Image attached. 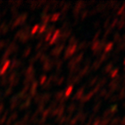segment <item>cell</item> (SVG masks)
<instances>
[{"instance_id": "cell-1", "label": "cell", "mask_w": 125, "mask_h": 125, "mask_svg": "<svg viewBox=\"0 0 125 125\" xmlns=\"http://www.w3.org/2000/svg\"><path fill=\"white\" fill-rule=\"evenodd\" d=\"M120 81H121V77L117 76V78L114 79L110 83H109V88H110V90L115 91V90H117L118 89V85L119 83H120Z\"/></svg>"}, {"instance_id": "cell-2", "label": "cell", "mask_w": 125, "mask_h": 125, "mask_svg": "<svg viewBox=\"0 0 125 125\" xmlns=\"http://www.w3.org/2000/svg\"><path fill=\"white\" fill-rule=\"evenodd\" d=\"M113 45H114V43H113V42H110V43H109V44H107L106 45L104 46L103 50H104V52H105V54H106V53H109V51H111V50H112V48H113Z\"/></svg>"}, {"instance_id": "cell-3", "label": "cell", "mask_w": 125, "mask_h": 125, "mask_svg": "<svg viewBox=\"0 0 125 125\" xmlns=\"http://www.w3.org/2000/svg\"><path fill=\"white\" fill-rule=\"evenodd\" d=\"M94 96V93L92 90H90L89 93L87 94V95H85V96H83V97H82V101L83 102H87V101H89L91 97H93Z\"/></svg>"}, {"instance_id": "cell-4", "label": "cell", "mask_w": 125, "mask_h": 125, "mask_svg": "<svg viewBox=\"0 0 125 125\" xmlns=\"http://www.w3.org/2000/svg\"><path fill=\"white\" fill-rule=\"evenodd\" d=\"M99 44H100V41L99 40H96V41L92 42V44H91V50L93 52H95L96 50H97L98 46H99Z\"/></svg>"}, {"instance_id": "cell-5", "label": "cell", "mask_w": 125, "mask_h": 125, "mask_svg": "<svg viewBox=\"0 0 125 125\" xmlns=\"http://www.w3.org/2000/svg\"><path fill=\"white\" fill-rule=\"evenodd\" d=\"M112 70H113V63L109 62V63H108V64L105 66V68H104V72L106 73V74H108V73H110Z\"/></svg>"}, {"instance_id": "cell-6", "label": "cell", "mask_w": 125, "mask_h": 125, "mask_svg": "<svg viewBox=\"0 0 125 125\" xmlns=\"http://www.w3.org/2000/svg\"><path fill=\"white\" fill-rule=\"evenodd\" d=\"M101 64H102V62H100L99 60L95 61V62H93V65H92V69H93L94 70H98L100 68Z\"/></svg>"}, {"instance_id": "cell-7", "label": "cell", "mask_w": 125, "mask_h": 125, "mask_svg": "<svg viewBox=\"0 0 125 125\" xmlns=\"http://www.w3.org/2000/svg\"><path fill=\"white\" fill-rule=\"evenodd\" d=\"M120 117H115V118L111 119L110 123H109V125H118V123L120 124Z\"/></svg>"}, {"instance_id": "cell-8", "label": "cell", "mask_w": 125, "mask_h": 125, "mask_svg": "<svg viewBox=\"0 0 125 125\" xmlns=\"http://www.w3.org/2000/svg\"><path fill=\"white\" fill-rule=\"evenodd\" d=\"M83 92H84V90H83V89H81V90H80L79 91H78L77 94H76V96H75V99H80V98L83 97Z\"/></svg>"}, {"instance_id": "cell-9", "label": "cell", "mask_w": 125, "mask_h": 125, "mask_svg": "<svg viewBox=\"0 0 125 125\" xmlns=\"http://www.w3.org/2000/svg\"><path fill=\"white\" fill-rule=\"evenodd\" d=\"M117 28H119V29H122V28L123 27V26H125V19H120V20H118V23H117Z\"/></svg>"}, {"instance_id": "cell-10", "label": "cell", "mask_w": 125, "mask_h": 125, "mask_svg": "<svg viewBox=\"0 0 125 125\" xmlns=\"http://www.w3.org/2000/svg\"><path fill=\"white\" fill-rule=\"evenodd\" d=\"M100 57H99V59L98 60L100 61V62H104V61L106 60L107 58L109 57V55L108 54H105V53H103V54H102V55H100Z\"/></svg>"}, {"instance_id": "cell-11", "label": "cell", "mask_w": 125, "mask_h": 125, "mask_svg": "<svg viewBox=\"0 0 125 125\" xmlns=\"http://www.w3.org/2000/svg\"><path fill=\"white\" fill-rule=\"evenodd\" d=\"M118 70H119L117 69H114L112 71L110 72V77H112V78H115V77H117V74H118Z\"/></svg>"}, {"instance_id": "cell-12", "label": "cell", "mask_w": 125, "mask_h": 125, "mask_svg": "<svg viewBox=\"0 0 125 125\" xmlns=\"http://www.w3.org/2000/svg\"><path fill=\"white\" fill-rule=\"evenodd\" d=\"M117 108H118V107H117V104H114L113 106H111V108L109 109V110H110V112H111V115H113L114 113L117 112Z\"/></svg>"}, {"instance_id": "cell-13", "label": "cell", "mask_w": 125, "mask_h": 125, "mask_svg": "<svg viewBox=\"0 0 125 125\" xmlns=\"http://www.w3.org/2000/svg\"><path fill=\"white\" fill-rule=\"evenodd\" d=\"M89 70V65H86L85 66V68H84V69H83L81 70V72H80V76H84L86 74V73H87V71Z\"/></svg>"}, {"instance_id": "cell-14", "label": "cell", "mask_w": 125, "mask_h": 125, "mask_svg": "<svg viewBox=\"0 0 125 125\" xmlns=\"http://www.w3.org/2000/svg\"><path fill=\"white\" fill-rule=\"evenodd\" d=\"M100 107H101V102H98L95 105V107L93 108V111L95 113L96 112H97L98 110H99V109H100Z\"/></svg>"}, {"instance_id": "cell-15", "label": "cell", "mask_w": 125, "mask_h": 125, "mask_svg": "<svg viewBox=\"0 0 125 125\" xmlns=\"http://www.w3.org/2000/svg\"><path fill=\"white\" fill-rule=\"evenodd\" d=\"M72 90H73V87L72 86H70L68 89H67V90H66V93H65V96L66 97H68V96H70L71 94V92H72Z\"/></svg>"}, {"instance_id": "cell-16", "label": "cell", "mask_w": 125, "mask_h": 125, "mask_svg": "<svg viewBox=\"0 0 125 125\" xmlns=\"http://www.w3.org/2000/svg\"><path fill=\"white\" fill-rule=\"evenodd\" d=\"M117 23H118V19L115 18L114 20H113L112 23H110V25H109V28H110V29H113V28H115V26L117 24Z\"/></svg>"}, {"instance_id": "cell-17", "label": "cell", "mask_w": 125, "mask_h": 125, "mask_svg": "<svg viewBox=\"0 0 125 125\" xmlns=\"http://www.w3.org/2000/svg\"><path fill=\"white\" fill-rule=\"evenodd\" d=\"M99 96L100 97H102V96H105V95H106V93H107V90H105V89H102V90H99Z\"/></svg>"}, {"instance_id": "cell-18", "label": "cell", "mask_w": 125, "mask_h": 125, "mask_svg": "<svg viewBox=\"0 0 125 125\" xmlns=\"http://www.w3.org/2000/svg\"><path fill=\"white\" fill-rule=\"evenodd\" d=\"M97 80H98V77H95L92 79V81L90 82V86H93L94 84H96V83H97Z\"/></svg>"}, {"instance_id": "cell-19", "label": "cell", "mask_w": 125, "mask_h": 125, "mask_svg": "<svg viewBox=\"0 0 125 125\" xmlns=\"http://www.w3.org/2000/svg\"><path fill=\"white\" fill-rule=\"evenodd\" d=\"M106 82H107L106 78H102V79L101 80V81L99 82V83H98L97 84H98V85H99V86H100V87H102V86H103L104 84L106 83Z\"/></svg>"}, {"instance_id": "cell-20", "label": "cell", "mask_w": 125, "mask_h": 125, "mask_svg": "<svg viewBox=\"0 0 125 125\" xmlns=\"http://www.w3.org/2000/svg\"><path fill=\"white\" fill-rule=\"evenodd\" d=\"M109 23H110V18L109 17V18L107 19L106 21H105V23L103 24V28H104V29H107V28H109Z\"/></svg>"}, {"instance_id": "cell-21", "label": "cell", "mask_w": 125, "mask_h": 125, "mask_svg": "<svg viewBox=\"0 0 125 125\" xmlns=\"http://www.w3.org/2000/svg\"><path fill=\"white\" fill-rule=\"evenodd\" d=\"M101 31H101V30H99V31H98L97 32H96V35H95V37H94V38H93V40H92V41L94 42V41H96V40H98L97 38H99V36H100V34H101Z\"/></svg>"}, {"instance_id": "cell-22", "label": "cell", "mask_w": 125, "mask_h": 125, "mask_svg": "<svg viewBox=\"0 0 125 125\" xmlns=\"http://www.w3.org/2000/svg\"><path fill=\"white\" fill-rule=\"evenodd\" d=\"M100 122H101V118L100 117H96L95 122H94L93 125H100Z\"/></svg>"}, {"instance_id": "cell-23", "label": "cell", "mask_w": 125, "mask_h": 125, "mask_svg": "<svg viewBox=\"0 0 125 125\" xmlns=\"http://www.w3.org/2000/svg\"><path fill=\"white\" fill-rule=\"evenodd\" d=\"M87 46V44H86V42H83V43H82L81 44H80V47L79 49L80 50H82V49H84Z\"/></svg>"}, {"instance_id": "cell-24", "label": "cell", "mask_w": 125, "mask_h": 125, "mask_svg": "<svg viewBox=\"0 0 125 125\" xmlns=\"http://www.w3.org/2000/svg\"><path fill=\"white\" fill-rule=\"evenodd\" d=\"M88 12H89V11H88V10H85V11H84V12H83L82 13V18H85L86 17H87V14H88Z\"/></svg>"}, {"instance_id": "cell-25", "label": "cell", "mask_w": 125, "mask_h": 125, "mask_svg": "<svg viewBox=\"0 0 125 125\" xmlns=\"http://www.w3.org/2000/svg\"><path fill=\"white\" fill-rule=\"evenodd\" d=\"M117 99H118V96H113L112 98L110 99V102H116V101H117Z\"/></svg>"}, {"instance_id": "cell-26", "label": "cell", "mask_w": 125, "mask_h": 125, "mask_svg": "<svg viewBox=\"0 0 125 125\" xmlns=\"http://www.w3.org/2000/svg\"><path fill=\"white\" fill-rule=\"evenodd\" d=\"M58 17H59V14L54 15V16H53V17H52V21H56V19L58 18Z\"/></svg>"}, {"instance_id": "cell-27", "label": "cell", "mask_w": 125, "mask_h": 125, "mask_svg": "<svg viewBox=\"0 0 125 125\" xmlns=\"http://www.w3.org/2000/svg\"><path fill=\"white\" fill-rule=\"evenodd\" d=\"M123 108H125V102L123 103Z\"/></svg>"}, {"instance_id": "cell-28", "label": "cell", "mask_w": 125, "mask_h": 125, "mask_svg": "<svg viewBox=\"0 0 125 125\" xmlns=\"http://www.w3.org/2000/svg\"><path fill=\"white\" fill-rule=\"evenodd\" d=\"M123 64L125 65V59H124V61H123Z\"/></svg>"}, {"instance_id": "cell-29", "label": "cell", "mask_w": 125, "mask_h": 125, "mask_svg": "<svg viewBox=\"0 0 125 125\" xmlns=\"http://www.w3.org/2000/svg\"><path fill=\"white\" fill-rule=\"evenodd\" d=\"M124 83H125V76H124Z\"/></svg>"}, {"instance_id": "cell-30", "label": "cell", "mask_w": 125, "mask_h": 125, "mask_svg": "<svg viewBox=\"0 0 125 125\" xmlns=\"http://www.w3.org/2000/svg\"><path fill=\"white\" fill-rule=\"evenodd\" d=\"M124 70H125V68H124Z\"/></svg>"}]
</instances>
